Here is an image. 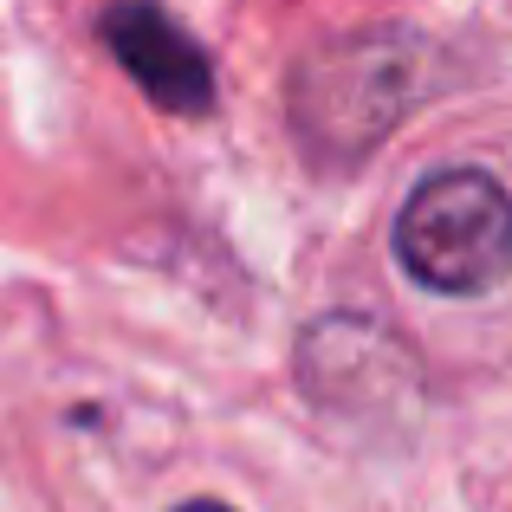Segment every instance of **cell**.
Listing matches in <instances>:
<instances>
[{"label":"cell","mask_w":512,"mask_h":512,"mask_svg":"<svg viewBox=\"0 0 512 512\" xmlns=\"http://www.w3.org/2000/svg\"><path fill=\"white\" fill-rule=\"evenodd\" d=\"M111 59L143 85V98L175 117L214 111V59L188 39V26L163 13L156 0H111L98 20Z\"/></svg>","instance_id":"3"},{"label":"cell","mask_w":512,"mask_h":512,"mask_svg":"<svg viewBox=\"0 0 512 512\" xmlns=\"http://www.w3.org/2000/svg\"><path fill=\"white\" fill-rule=\"evenodd\" d=\"M396 260L448 299H480L512 273V195L487 169H441L396 214Z\"/></svg>","instance_id":"1"},{"label":"cell","mask_w":512,"mask_h":512,"mask_svg":"<svg viewBox=\"0 0 512 512\" xmlns=\"http://www.w3.org/2000/svg\"><path fill=\"white\" fill-rule=\"evenodd\" d=\"M175 512H234V506H221V500H188V506H175Z\"/></svg>","instance_id":"4"},{"label":"cell","mask_w":512,"mask_h":512,"mask_svg":"<svg viewBox=\"0 0 512 512\" xmlns=\"http://www.w3.org/2000/svg\"><path fill=\"white\" fill-rule=\"evenodd\" d=\"M422 98V59L396 33H357L331 52H312L292 78V124L325 156L376 150L389 124Z\"/></svg>","instance_id":"2"}]
</instances>
